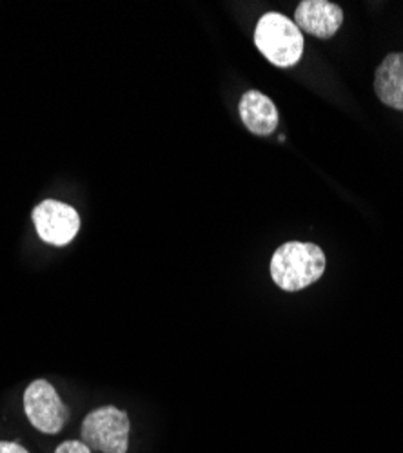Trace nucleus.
I'll return each instance as SVG.
<instances>
[{
    "label": "nucleus",
    "instance_id": "obj_1",
    "mask_svg": "<svg viewBox=\"0 0 403 453\" xmlns=\"http://www.w3.org/2000/svg\"><path fill=\"white\" fill-rule=\"evenodd\" d=\"M325 273V254L314 243H283L271 259V278L287 292L302 290L318 281Z\"/></svg>",
    "mask_w": 403,
    "mask_h": 453
},
{
    "label": "nucleus",
    "instance_id": "obj_2",
    "mask_svg": "<svg viewBox=\"0 0 403 453\" xmlns=\"http://www.w3.org/2000/svg\"><path fill=\"white\" fill-rule=\"evenodd\" d=\"M254 44L278 67L297 65L304 55V35L300 27L282 13H266L254 29Z\"/></svg>",
    "mask_w": 403,
    "mask_h": 453
},
{
    "label": "nucleus",
    "instance_id": "obj_3",
    "mask_svg": "<svg viewBox=\"0 0 403 453\" xmlns=\"http://www.w3.org/2000/svg\"><path fill=\"white\" fill-rule=\"evenodd\" d=\"M131 423L128 413L115 406H102L86 415L81 439L89 449L102 453H128Z\"/></svg>",
    "mask_w": 403,
    "mask_h": 453
},
{
    "label": "nucleus",
    "instance_id": "obj_4",
    "mask_svg": "<svg viewBox=\"0 0 403 453\" xmlns=\"http://www.w3.org/2000/svg\"><path fill=\"white\" fill-rule=\"evenodd\" d=\"M24 411L31 426L48 435L62 432L69 419V408L62 403L57 390L44 380H36L26 388Z\"/></svg>",
    "mask_w": 403,
    "mask_h": 453
},
{
    "label": "nucleus",
    "instance_id": "obj_5",
    "mask_svg": "<svg viewBox=\"0 0 403 453\" xmlns=\"http://www.w3.org/2000/svg\"><path fill=\"white\" fill-rule=\"evenodd\" d=\"M33 223L41 240L57 247L67 245L81 229L79 212L57 200H46L36 205Z\"/></svg>",
    "mask_w": 403,
    "mask_h": 453
},
{
    "label": "nucleus",
    "instance_id": "obj_6",
    "mask_svg": "<svg viewBox=\"0 0 403 453\" xmlns=\"http://www.w3.org/2000/svg\"><path fill=\"white\" fill-rule=\"evenodd\" d=\"M295 24L318 39H331L344 24V12L327 0H304L295 12Z\"/></svg>",
    "mask_w": 403,
    "mask_h": 453
},
{
    "label": "nucleus",
    "instance_id": "obj_7",
    "mask_svg": "<svg viewBox=\"0 0 403 453\" xmlns=\"http://www.w3.org/2000/svg\"><path fill=\"white\" fill-rule=\"evenodd\" d=\"M244 126L259 136H269L278 127V109L269 96L260 91H247L238 104Z\"/></svg>",
    "mask_w": 403,
    "mask_h": 453
},
{
    "label": "nucleus",
    "instance_id": "obj_8",
    "mask_svg": "<svg viewBox=\"0 0 403 453\" xmlns=\"http://www.w3.org/2000/svg\"><path fill=\"white\" fill-rule=\"evenodd\" d=\"M375 91L385 105L403 111V53L384 58L375 74Z\"/></svg>",
    "mask_w": 403,
    "mask_h": 453
},
{
    "label": "nucleus",
    "instance_id": "obj_9",
    "mask_svg": "<svg viewBox=\"0 0 403 453\" xmlns=\"http://www.w3.org/2000/svg\"><path fill=\"white\" fill-rule=\"evenodd\" d=\"M55 453H91V449L82 441H64L57 446Z\"/></svg>",
    "mask_w": 403,
    "mask_h": 453
},
{
    "label": "nucleus",
    "instance_id": "obj_10",
    "mask_svg": "<svg viewBox=\"0 0 403 453\" xmlns=\"http://www.w3.org/2000/svg\"><path fill=\"white\" fill-rule=\"evenodd\" d=\"M0 453H29V451L24 446H20L19 442L0 441Z\"/></svg>",
    "mask_w": 403,
    "mask_h": 453
}]
</instances>
